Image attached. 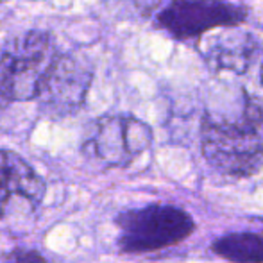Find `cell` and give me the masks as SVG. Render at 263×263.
Segmentation results:
<instances>
[{
	"label": "cell",
	"mask_w": 263,
	"mask_h": 263,
	"mask_svg": "<svg viewBox=\"0 0 263 263\" xmlns=\"http://www.w3.org/2000/svg\"><path fill=\"white\" fill-rule=\"evenodd\" d=\"M247 20V9L228 0H170L156 22L172 38L188 40L210 29L236 27Z\"/></svg>",
	"instance_id": "5"
},
{
	"label": "cell",
	"mask_w": 263,
	"mask_h": 263,
	"mask_svg": "<svg viewBox=\"0 0 263 263\" xmlns=\"http://www.w3.org/2000/svg\"><path fill=\"white\" fill-rule=\"evenodd\" d=\"M153 129L133 115H104L93 122L86 151L106 166L124 168L153 145Z\"/></svg>",
	"instance_id": "4"
},
{
	"label": "cell",
	"mask_w": 263,
	"mask_h": 263,
	"mask_svg": "<svg viewBox=\"0 0 263 263\" xmlns=\"http://www.w3.org/2000/svg\"><path fill=\"white\" fill-rule=\"evenodd\" d=\"M45 190V181L24 158L0 149V222L34 215Z\"/></svg>",
	"instance_id": "7"
},
{
	"label": "cell",
	"mask_w": 263,
	"mask_h": 263,
	"mask_svg": "<svg viewBox=\"0 0 263 263\" xmlns=\"http://www.w3.org/2000/svg\"><path fill=\"white\" fill-rule=\"evenodd\" d=\"M260 79H261V83H263V61H261V68H260Z\"/></svg>",
	"instance_id": "11"
},
{
	"label": "cell",
	"mask_w": 263,
	"mask_h": 263,
	"mask_svg": "<svg viewBox=\"0 0 263 263\" xmlns=\"http://www.w3.org/2000/svg\"><path fill=\"white\" fill-rule=\"evenodd\" d=\"M201 149L210 166L222 176H256L263 168V106L242 90L233 115L204 113Z\"/></svg>",
	"instance_id": "1"
},
{
	"label": "cell",
	"mask_w": 263,
	"mask_h": 263,
	"mask_svg": "<svg viewBox=\"0 0 263 263\" xmlns=\"http://www.w3.org/2000/svg\"><path fill=\"white\" fill-rule=\"evenodd\" d=\"M258 50V42L243 31H222L210 40L204 58L217 72H231L243 76L249 70Z\"/></svg>",
	"instance_id": "8"
},
{
	"label": "cell",
	"mask_w": 263,
	"mask_h": 263,
	"mask_svg": "<svg viewBox=\"0 0 263 263\" xmlns=\"http://www.w3.org/2000/svg\"><path fill=\"white\" fill-rule=\"evenodd\" d=\"M55 54L52 36L45 31H29L9 40L0 54V99L7 102L38 99Z\"/></svg>",
	"instance_id": "2"
},
{
	"label": "cell",
	"mask_w": 263,
	"mask_h": 263,
	"mask_svg": "<svg viewBox=\"0 0 263 263\" xmlns=\"http://www.w3.org/2000/svg\"><path fill=\"white\" fill-rule=\"evenodd\" d=\"M118 247L129 254L161 251L181 243L194 233L190 213L177 206L149 204L124 211L117 217Z\"/></svg>",
	"instance_id": "3"
},
{
	"label": "cell",
	"mask_w": 263,
	"mask_h": 263,
	"mask_svg": "<svg viewBox=\"0 0 263 263\" xmlns=\"http://www.w3.org/2000/svg\"><path fill=\"white\" fill-rule=\"evenodd\" d=\"M211 251L231 263H263V236L258 233H231L215 238Z\"/></svg>",
	"instance_id": "9"
},
{
	"label": "cell",
	"mask_w": 263,
	"mask_h": 263,
	"mask_svg": "<svg viewBox=\"0 0 263 263\" xmlns=\"http://www.w3.org/2000/svg\"><path fill=\"white\" fill-rule=\"evenodd\" d=\"M93 73L86 61L72 54H55L38 95L40 107L49 117H68L86 101Z\"/></svg>",
	"instance_id": "6"
},
{
	"label": "cell",
	"mask_w": 263,
	"mask_h": 263,
	"mask_svg": "<svg viewBox=\"0 0 263 263\" xmlns=\"http://www.w3.org/2000/svg\"><path fill=\"white\" fill-rule=\"evenodd\" d=\"M14 261L16 263H45L40 254L34 251H14Z\"/></svg>",
	"instance_id": "10"
}]
</instances>
